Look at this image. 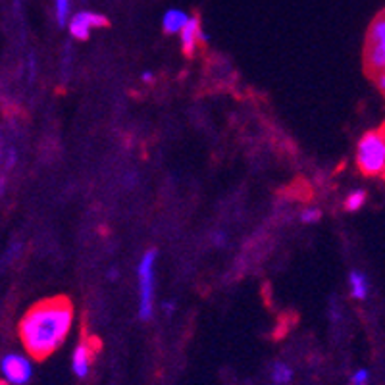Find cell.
Returning <instances> with one entry per match:
<instances>
[{
  "instance_id": "cell-1",
  "label": "cell",
  "mask_w": 385,
  "mask_h": 385,
  "mask_svg": "<svg viewBox=\"0 0 385 385\" xmlns=\"http://www.w3.org/2000/svg\"><path fill=\"white\" fill-rule=\"evenodd\" d=\"M74 326V306L66 297L41 301L19 320L17 333L27 354L35 361H47L66 343Z\"/></svg>"
},
{
  "instance_id": "cell-2",
  "label": "cell",
  "mask_w": 385,
  "mask_h": 385,
  "mask_svg": "<svg viewBox=\"0 0 385 385\" xmlns=\"http://www.w3.org/2000/svg\"><path fill=\"white\" fill-rule=\"evenodd\" d=\"M356 168L366 178H385V129L362 135L356 145Z\"/></svg>"
},
{
  "instance_id": "cell-3",
  "label": "cell",
  "mask_w": 385,
  "mask_h": 385,
  "mask_svg": "<svg viewBox=\"0 0 385 385\" xmlns=\"http://www.w3.org/2000/svg\"><path fill=\"white\" fill-rule=\"evenodd\" d=\"M156 260L158 251L148 249L141 256L137 266V279H139V318L148 322L155 314V295H156Z\"/></svg>"
},
{
  "instance_id": "cell-4",
  "label": "cell",
  "mask_w": 385,
  "mask_h": 385,
  "mask_svg": "<svg viewBox=\"0 0 385 385\" xmlns=\"http://www.w3.org/2000/svg\"><path fill=\"white\" fill-rule=\"evenodd\" d=\"M364 64L374 77L385 72V10L370 25L364 47Z\"/></svg>"
},
{
  "instance_id": "cell-5",
  "label": "cell",
  "mask_w": 385,
  "mask_h": 385,
  "mask_svg": "<svg viewBox=\"0 0 385 385\" xmlns=\"http://www.w3.org/2000/svg\"><path fill=\"white\" fill-rule=\"evenodd\" d=\"M0 372L10 385H25L33 376V366L24 354L10 352L0 362Z\"/></svg>"
},
{
  "instance_id": "cell-6",
  "label": "cell",
  "mask_w": 385,
  "mask_h": 385,
  "mask_svg": "<svg viewBox=\"0 0 385 385\" xmlns=\"http://www.w3.org/2000/svg\"><path fill=\"white\" fill-rule=\"evenodd\" d=\"M108 19L104 16H100L97 12H77L72 19L68 22V29L70 35L77 39V41H87L93 33V29H99V27H107Z\"/></svg>"
},
{
  "instance_id": "cell-7",
  "label": "cell",
  "mask_w": 385,
  "mask_h": 385,
  "mask_svg": "<svg viewBox=\"0 0 385 385\" xmlns=\"http://www.w3.org/2000/svg\"><path fill=\"white\" fill-rule=\"evenodd\" d=\"M99 341L97 339H81L72 354V370L77 377H87L91 372V362L99 351Z\"/></svg>"
},
{
  "instance_id": "cell-8",
  "label": "cell",
  "mask_w": 385,
  "mask_h": 385,
  "mask_svg": "<svg viewBox=\"0 0 385 385\" xmlns=\"http://www.w3.org/2000/svg\"><path fill=\"white\" fill-rule=\"evenodd\" d=\"M180 39H181V50H183V54L189 58L195 56L198 47L208 41V37H206L205 31H203V25H201V17L193 16L191 19H189L187 25L181 29Z\"/></svg>"
},
{
  "instance_id": "cell-9",
  "label": "cell",
  "mask_w": 385,
  "mask_h": 385,
  "mask_svg": "<svg viewBox=\"0 0 385 385\" xmlns=\"http://www.w3.org/2000/svg\"><path fill=\"white\" fill-rule=\"evenodd\" d=\"M189 19H191V16L187 12H183L180 8H170L162 17V29L168 35H180Z\"/></svg>"
},
{
  "instance_id": "cell-10",
  "label": "cell",
  "mask_w": 385,
  "mask_h": 385,
  "mask_svg": "<svg viewBox=\"0 0 385 385\" xmlns=\"http://www.w3.org/2000/svg\"><path fill=\"white\" fill-rule=\"evenodd\" d=\"M349 285H351V297L356 301H366L370 293V283L366 274L359 270H352L349 274Z\"/></svg>"
},
{
  "instance_id": "cell-11",
  "label": "cell",
  "mask_w": 385,
  "mask_h": 385,
  "mask_svg": "<svg viewBox=\"0 0 385 385\" xmlns=\"http://www.w3.org/2000/svg\"><path fill=\"white\" fill-rule=\"evenodd\" d=\"M293 379V370L283 362H276L272 366V382L276 385H289Z\"/></svg>"
},
{
  "instance_id": "cell-12",
  "label": "cell",
  "mask_w": 385,
  "mask_h": 385,
  "mask_svg": "<svg viewBox=\"0 0 385 385\" xmlns=\"http://www.w3.org/2000/svg\"><path fill=\"white\" fill-rule=\"evenodd\" d=\"M364 203H366V191L354 189L352 193H349V197L345 198V210L347 212H356L364 206Z\"/></svg>"
},
{
  "instance_id": "cell-13",
  "label": "cell",
  "mask_w": 385,
  "mask_h": 385,
  "mask_svg": "<svg viewBox=\"0 0 385 385\" xmlns=\"http://www.w3.org/2000/svg\"><path fill=\"white\" fill-rule=\"evenodd\" d=\"M70 10H72V0H54V16L60 27H64L70 22Z\"/></svg>"
},
{
  "instance_id": "cell-14",
  "label": "cell",
  "mask_w": 385,
  "mask_h": 385,
  "mask_svg": "<svg viewBox=\"0 0 385 385\" xmlns=\"http://www.w3.org/2000/svg\"><path fill=\"white\" fill-rule=\"evenodd\" d=\"M320 218H322V212H320V208H314V206L304 208L301 212V221H304V223H316Z\"/></svg>"
},
{
  "instance_id": "cell-15",
  "label": "cell",
  "mask_w": 385,
  "mask_h": 385,
  "mask_svg": "<svg viewBox=\"0 0 385 385\" xmlns=\"http://www.w3.org/2000/svg\"><path fill=\"white\" fill-rule=\"evenodd\" d=\"M370 384V372L366 368L356 370L351 376V385H368Z\"/></svg>"
},
{
  "instance_id": "cell-16",
  "label": "cell",
  "mask_w": 385,
  "mask_h": 385,
  "mask_svg": "<svg viewBox=\"0 0 385 385\" xmlns=\"http://www.w3.org/2000/svg\"><path fill=\"white\" fill-rule=\"evenodd\" d=\"M210 239H212V243L216 246H223L228 243V235H226L223 231H214L212 235H210Z\"/></svg>"
},
{
  "instance_id": "cell-17",
  "label": "cell",
  "mask_w": 385,
  "mask_h": 385,
  "mask_svg": "<svg viewBox=\"0 0 385 385\" xmlns=\"http://www.w3.org/2000/svg\"><path fill=\"white\" fill-rule=\"evenodd\" d=\"M162 311H164L168 316H172L173 312H175V303H173V301H164V303H162Z\"/></svg>"
},
{
  "instance_id": "cell-18",
  "label": "cell",
  "mask_w": 385,
  "mask_h": 385,
  "mask_svg": "<svg viewBox=\"0 0 385 385\" xmlns=\"http://www.w3.org/2000/svg\"><path fill=\"white\" fill-rule=\"evenodd\" d=\"M376 85H377V89L382 91V93H385V72H382V74H377L376 77Z\"/></svg>"
},
{
  "instance_id": "cell-19",
  "label": "cell",
  "mask_w": 385,
  "mask_h": 385,
  "mask_svg": "<svg viewBox=\"0 0 385 385\" xmlns=\"http://www.w3.org/2000/svg\"><path fill=\"white\" fill-rule=\"evenodd\" d=\"M141 81L143 83L155 81V75H152V72H143V74H141Z\"/></svg>"
},
{
  "instance_id": "cell-20",
  "label": "cell",
  "mask_w": 385,
  "mask_h": 385,
  "mask_svg": "<svg viewBox=\"0 0 385 385\" xmlns=\"http://www.w3.org/2000/svg\"><path fill=\"white\" fill-rule=\"evenodd\" d=\"M118 278V272H116V268H110V272H108V279H116Z\"/></svg>"
},
{
  "instance_id": "cell-21",
  "label": "cell",
  "mask_w": 385,
  "mask_h": 385,
  "mask_svg": "<svg viewBox=\"0 0 385 385\" xmlns=\"http://www.w3.org/2000/svg\"><path fill=\"white\" fill-rule=\"evenodd\" d=\"M0 385H10V384L6 382V379H2V382H0Z\"/></svg>"
}]
</instances>
